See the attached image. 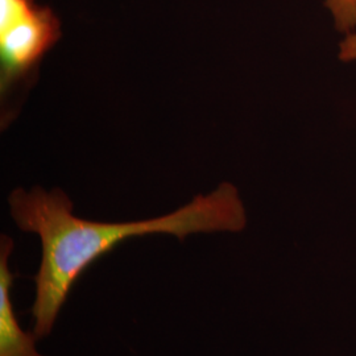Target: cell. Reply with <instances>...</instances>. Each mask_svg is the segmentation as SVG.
<instances>
[{
  "instance_id": "obj_5",
  "label": "cell",
  "mask_w": 356,
  "mask_h": 356,
  "mask_svg": "<svg viewBox=\"0 0 356 356\" xmlns=\"http://www.w3.org/2000/svg\"><path fill=\"white\" fill-rule=\"evenodd\" d=\"M339 58L342 61H356V32L347 35L339 45Z\"/></svg>"
},
{
  "instance_id": "obj_3",
  "label": "cell",
  "mask_w": 356,
  "mask_h": 356,
  "mask_svg": "<svg viewBox=\"0 0 356 356\" xmlns=\"http://www.w3.org/2000/svg\"><path fill=\"white\" fill-rule=\"evenodd\" d=\"M13 242L1 236L0 247V356H44L36 348L38 337L20 327L11 300L15 275L10 269Z\"/></svg>"
},
{
  "instance_id": "obj_2",
  "label": "cell",
  "mask_w": 356,
  "mask_h": 356,
  "mask_svg": "<svg viewBox=\"0 0 356 356\" xmlns=\"http://www.w3.org/2000/svg\"><path fill=\"white\" fill-rule=\"evenodd\" d=\"M61 38V22L36 0H0V90L26 81Z\"/></svg>"
},
{
  "instance_id": "obj_4",
  "label": "cell",
  "mask_w": 356,
  "mask_h": 356,
  "mask_svg": "<svg viewBox=\"0 0 356 356\" xmlns=\"http://www.w3.org/2000/svg\"><path fill=\"white\" fill-rule=\"evenodd\" d=\"M338 32L351 35L356 32V0H325Z\"/></svg>"
},
{
  "instance_id": "obj_1",
  "label": "cell",
  "mask_w": 356,
  "mask_h": 356,
  "mask_svg": "<svg viewBox=\"0 0 356 356\" xmlns=\"http://www.w3.org/2000/svg\"><path fill=\"white\" fill-rule=\"evenodd\" d=\"M15 223L22 231L36 234L42 256L35 276L32 306L33 334L45 338L74 284L98 259L120 243L135 236L169 234L184 241L191 234L239 232L247 214L238 189L229 182L207 195H197L166 216L135 222H95L73 214L70 198L60 189H16L8 198Z\"/></svg>"
}]
</instances>
